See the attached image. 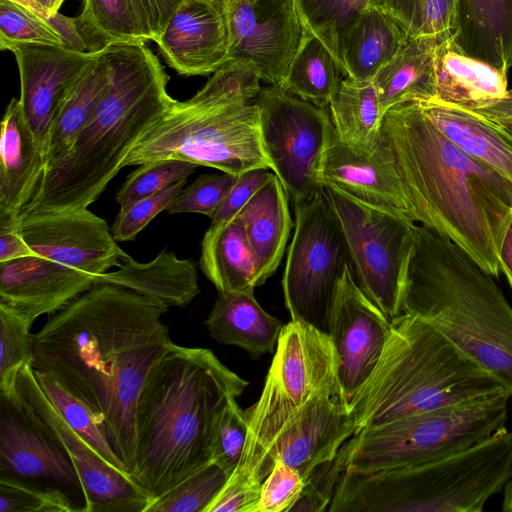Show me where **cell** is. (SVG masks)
Masks as SVG:
<instances>
[{
    "mask_svg": "<svg viewBox=\"0 0 512 512\" xmlns=\"http://www.w3.org/2000/svg\"><path fill=\"white\" fill-rule=\"evenodd\" d=\"M500 270L512 288V220L505 234L499 257Z\"/></svg>",
    "mask_w": 512,
    "mask_h": 512,
    "instance_id": "obj_57",
    "label": "cell"
},
{
    "mask_svg": "<svg viewBox=\"0 0 512 512\" xmlns=\"http://www.w3.org/2000/svg\"><path fill=\"white\" fill-rule=\"evenodd\" d=\"M46 22L60 35L66 48L89 53L87 45L78 30L76 17H67L58 11L54 12Z\"/></svg>",
    "mask_w": 512,
    "mask_h": 512,
    "instance_id": "obj_56",
    "label": "cell"
},
{
    "mask_svg": "<svg viewBox=\"0 0 512 512\" xmlns=\"http://www.w3.org/2000/svg\"><path fill=\"white\" fill-rule=\"evenodd\" d=\"M344 470L345 455L341 447L335 457L316 465L303 478L302 493L290 511H327L336 485Z\"/></svg>",
    "mask_w": 512,
    "mask_h": 512,
    "instance_id": "obj_49",
    "label": "cell"
},
{
    "mask_svg": "<svg viewBox=\"0 0 512 512\" xmlns=\"http://www.w3.org/2000/svg\"><path fill=\"white\" fill-rule=\"evenodd\" d=\"M288 195L275 173L237 214L254 253L262 284L278 268L294 225Z\"/></svg>",
    "mask_w": 512,
    "mask_h": 512,
    "instance_id": "obj_28",
    "label": "cell"
},
{
    "mask_svg": "<svg viewBox=\"0 0 512 512\" xmlns=\"http://www.w3.org/2000/svg\"><path fill=\"white\" fill-rule=\"evenodd\" d=\"M510 397L503 393L362 429L342 446L345 469L372 472L471 447L506 429Z\"/></svg>",
    "mask_w": 512,
    "mask_h": 512,
    "instance_id": "obj_10",
    "label": "cell"
},
{
    "mask_svg": "<svg viewBox=\"0 0 512 512\" xmlns=\"http://www.w3.org/2000/svg\"><path fill=\"white\" fill-rule=\"evenodd\" d=\"M104 55L110 71L106 94L68 155L44 169L22 215L88 208L172 102L169 77L145 43L111 45Z\"/></svg>",
    "mask_w": 512,
    "mask_h": 512,
    "instance_id": "obj_4",
    "label": "cell"
},
{
    "mask_svg": "<svg viewBox=\"0 0 512 512\" xmlns=\"http://www.w3.org/2000/svg\"><path fill=\"white\" fill-rule=\"evenodd\" d=\"M303 486V476L296 469L276 460L262 482L257 512H289Z\"/></svg>",
    "mask_w": 512,
    "mask_h": 512,
    "instance_id": "obj_50",
    "label": "cell"
},
{
    "mask_svg": "<svg viewBox=\"0 0 512 512\" xmlns=\"http://www.w3.org/2000/svg\"><path fill=\"white\" fill-rule=\"evenodd\" d=\"M503 393L508 392L496 378L432 324L402 313L391 321L379 362L349 405L357 433Z\"/></svg>",
    "mask_w": 512,
    "mask_h": 512,
    "instance_id": "obj_7",
    "label": "cell"
},
{
    "mask_svg": "<svg viewBox=\"0 0 512 512\" xmlns=\"http://www.w3.org/2000/svg\"><path fill=\"white\" fill-rule=\"evenodd\" d=\"M197 167V164L178 160L141 164L121 185L116 193V201L120 206H124L152 195L178 181L187 179Z\"/></svg>",
    "mask_w": 512,
    "mask_h": 512,
    "instance_id": "obj_44",
    "label": "cell"
},
{
    "mask_svg": "<svg viewBox=\"0 0 512 512\" xmlns=\"http://www.w3.org/2000/svg\"><path fill=\"white\" fill-rule=\"evenodd\" d=\"M199 266L218 293L262 285L256 259L240 218L211 223L201 243Z\"/></svg>",
    "mask_w": 512,
    "mask_h": 512,
    "instance_id": "obj_30",
    "label": "cell"
},
{
    "mask_svg": "<svg viewBox=\"0 0 512 512\" xmlns=\"http://www.w3.org/2000/svg\"><path fill=\"white\" fill-rule=\"evenodd\" d=\"M402 313L432 324L512 396V307L492 275L422 224L415 228Z\"/></svg>",
    "mask_w": 512,
    "mask_h": 512,
    "instance_id": "obj_5",
    "label": "cell"
},
{
    "mask_svg": "<svg viewBox=\"0 0 512 512\" xmlns=\"http://www.w3.org/2000/svg\"><path fill=\"white\" fill-rule=\"evenodd\" d=\"M237 177L229 173L200 175L180 192L168 214L197 213L211 218Z\"/></svg>",
    "mask_w": 512,
    "mask_h": 512,
    "instance_id": "obj_48",
    "label": "cell"
},
{
    "mask_svg": "<svg viewBox=\"0 0 512 512\" xmlns=\"http://www.w3.org/2000/svg\"><path fill=\"white\" fill-rule=\"evenodd\" d=\"M256 103L264 150L288 197L295 202L323 191V162L333 136L328 108L281 85L262 88Z\"/></svg>",
    "mask_w": 512,
    "mask_h": 512,
    "instance_id": "obj_13",
    "label": "cell"
},
{
    "mask_svg": "<svg viewBox=\"0 0 512 512\" xmlns=\"http://www.w3.org/2000/svg\"><path fill=\"white\" fill-rule=\"evenodd\" d=\"M356 433L349 402L341 386L326 391L298 410L281 430L271 452L303 478L318 464L336 456Z\"/></svg>",
    "mask_w": 512,
    "mask_h": 512,
    "instance_id": "obj_19",
    "label": "cell"
},
{
    "mask_svg": "<svg viewBox=\"0 0 512 512\" xmlns=\"http://www.w3.org/2000/svg\"><path fill=\"white\" fill-rule=\"evenodd\" d=\"M260 81L252 64L229 60L194 96L173 99L136 140L122 167L178 160L235 176L272 170L256 103Z\"/></svg>",
    "mask_w": 512,
    "mask_h": 512,
    "instance_id": "obj_6",
    "label": "cell"
},
{
    "mask_svg": "<svg viewBox=\"0 0 512 512\" xmlns=\"http://www.w3.org/2000/svg\"><path fill=\"white\" fill-rule=\"evenodd\" d=\"M491 126H493V125H491ZM494 128L502 136V138L512 147V134L507 132V131H505V130H503V129H500V128H497V127H494Z\"/></svg>",
    "mask_w": 512,
    "mask_h": 512,
    "instance_id": "obj_62",
    "label": "cell"
},
{
    "mask_svg": "<svg viewBox=\"0 0 512 512\" xmlns=\"http://www.w3.org/2000/svg\"><path fill=\"white\" fill-rule=\"evenodd\" d=\"M328 111L334 135L343 143L366 153L380 143L384 115L373 80L343 78Z\"/></svg>",
    "mask_w": 512,
    "mask_h": 512,
    "instance_id": "obj_35",
    "label": "cell"
},
{
    "mask_svg": "<svg viewBox=\"0 0 512 512\" xmlns=\"http://www.w3.org/2000/svg\"><path fill=\"white\" fill-rule=\"evenodd\" d=\"M381 134L415 222L449 238L498 277L500 251L512 220V182L451 142L417 101L391 107Z\"/></svg>",
    "mask_w": 512,
    "mask_h": 512,
    "instance_id": "obj_2",
    "label": "cell"
},
{
    "mask_svg": "<svg viewBox=\"0 0 512 512\" xmlns=\"http://www.w3.org/2000/svg\"><path fill=\"white\" fill-rule=\"evenodd\" d=\"M452 39L466 55L507 74L512 67V0H456Z\"/></svg>",
    "mask_w": 512,
    "mask_h": 512,
    "instance_id": "obj_27",
    "label": "cell"
},
{
    "mask_svg": "<svg viewBox=\"0 0 512 512\" xmlns=\"http://www.w3.org/2000/svg\"><path fill=\"white\" fill-rule=\"evenodd\" d=\"M229 477L212 461L152 501L146 512H206Z\"/></svg>",
    "mask_w": 512,
    "mask_h": 512,
    "instance_id": "obj_41",
    "label": "cell"
},
{
    "mask_svg": "<svg viewBox=\"0 0 512 512\" xmlns=\"http://www.w3.org/2000/svg\"><path fill=\"white\" fill-rule=\"evenodd\" d=\"M13 53L20 78V103L25 119L45 154L56 114L71 87L102 53H85L66 47L18 43Z\"/></svg>",
    "mask_w": 512,
    "mask_h": 512,
    "instance_id": "obj_18",
    "label": "cell"
},
{
    "mask_svg": "<svg viewBox=\"0 0 512 512\" xmlns=\"http://www.w3.org/2000/svg\"><path fill=\"white\" fill-rule=\"evenodd\" d=\"M155 43L168 65L180 75L214 73L229 61L226 12L210 0H187Z\"/></svg>",
    "mask_w": 512,
    "mask_h": 512,
    "instance_id": "obj_23",
    "label": "cell"
},
{
    "mask_svg": "<svg viewBox=\"0 0 512 512\" xmlns=\"http://www.w3.org/2000/svg\"><path fill=\"white\" fill-rule=\"evenodd\" d=\"M261 486L229 477L206 512H257Z\"/></svg>",
    "mask_w": 512,
    "mask_h": 512,
    "instance_id": "obj_52",
    "label": "cell"
},
{
    "mask_svg": "<svg viewBox=\"0 0 512 512\" xmlns=\"http://www.w3.org/2000/svg\"><path fill=\"white\" fill-rule=\"evenodd\" d=\"M53 12H58L65 0H37Z\"/></svg>",
    "mask_w": 512,
    "mask_h": 512,
    "instance_id": "obj_60",
    "label": "cell"
},
{
    "mask_svg": "<svg viewBox=\"0 0 512 512\" xmlns=\"http://www.w3.org/2000/svg\"><path fill=\"white\" fill-rule=\"evenodd\" d=\"M494 127L512 134V89L507 95L485 107L470 110Z\"/></svg>",
    "mask_w": 512,
    "mask_h": 512,
    "instance_id": "obj_55",
    "label": "cell"
},
{
    "mask_svg": "<svg viewBox=\"0 0 512 512\" xmlns=\"http://www.w3.org/2000/svg\"><path fill=\"white\" fill-rule=\"evenodd\" d=\"M247 385L206 348L172 343L156 362L136 402L130 474L151 502L212 462L218 417Z\"/></svg>",
    "mask_w": 512,
    "mask_h": 512,
    "instance_id": "obj_3",
    "label": "cell"
},
{
    "mask_svg": "<svg viewBox=\"0 0 512 512\" xmlns=\"http://www.w3.org/2000/svg\"><path fill=\"white\" fill-rule=\"evenodd\" d=\"M248 429L247 410L239 407L236 398L229 399L218 417L211 446L212 461L229 476L242 460Z\"/></svg>",
    "mask_w": 512,
    "mask_h": 512,
    "instance_id": "obj_45",
    "label": "cell"
},
{
    "mask_svg": "<svg viewBox=\"0 0 512 512\" xmlns=\"http://www.w3.org/2000/svg\"><path fill=\"white\" fill-rule=\"evenodd\" d=\"M345 77L342 66L333 54L320 40L304 30L300 47L280 85L292 95L328 108Z\"/></svg>",
    "mask_w": 512,
    "mask_h": 512,
    "instance_id": "obj_36",
    "label": "cell"
},
{
    "mask_svg": "<svg viewBox=\"0 0 512 512\" xmlns=\"http://www.w3.org/2000/svg\"><path fill=\"white\" fill-rule=\"evenodd\" d=\"M219 10L226 12L232 0H210Z\"/></svg>",
    "mask_w": 512,
    "mask_h": 512,
    "instance_id": "obj_61",
    "label": "cell"
},
{
    "mask_svg": "<svg viewBox=\"0 0 512 512\" xmlns=\"http://www.w3.org/2000/svg\"><path fill=\"white\" fill-rule=\"evenodd\" d=\"M501 508L504 512H512V477L503 488Z\"/></svg>",
    "mask_w": 512,
    "mask_h": 512,
    "instance_id": "obj_59",
    "label": "cell"
},
{
    "mask_svg": "<svg viewBox=\"0 0 512 512\" xmlns=\"http://www.w3.org/2000/svg\"><path fill=\"white\" fill-rule=\"evenodd\" d=\"M95 283L132 291L165 312L186 306L200 292L195 263L166 250L147 263L137 262L126 254L117 270L96 276Z\"/></svg>",
    "mask_w": 512,
    "mask_h": 512,
    "instance_id": "obj_24",
    "label": "cell"
},
{
    "mask_svg": "<svg viewBox=\"0 0 512 512\" xmlns=\"http://www.w3.org/2000/svg\"><path fill=\"white\" fill-rule=\"evenodd\" d=\"M229 60L245 61L280 85L304 35L295 0H232L226 10Z\"/></svg>",
    "mask_w": 512,
    "mask_h": 512,
    "instance_id": "obj_15",
    "label": "cell"
},
{
    "mask_svg": "<svg viewBox=\"0 0 512 512\" xmlns=\"http://www.w3.org/2000/svg\"><path fill=\"white\" fill-rule=\"evenodd\" d=\"M390 330L391 321L364 294L347 266L337 285L328 335L349 404L377 366Z\"/></svg>",
    "mask_w": 512,
    "mask_h": 512,
    "instance_id": "obj_16",
    "label": "cell"
},
{
    "mask_svg": "<svg viewBox=\"0 0 512 512\" xmlns=\"http://www.w3.org/2000/svg\"><path fill=\"white\" fill-rule=\"evenodd\" d=\"M0 400V475L46 479L63 490L82 491L67 453L24 411L15 393Z\"/></svg>",
    "mask_w": 512,
    "mask_h": 512,
    "instance_id": "obj_20",
    "label": "cell"
},
{
    "mask_svg": "<svg viewBox=\"0 0 512 512\" xmlns=\"http://www.w3.org/2000/svg\"><path fill=\"white\" fill-rule=\"evenodd\" d=\"M76 21L89 53L101 52L111 45L149 41L133 0H84Z\"/></svg>",
    "mask_w": 512,
    "mask_h": 512,
    "instance_id": "obj_37",
    "label": "cell"
},
{
    "mask_svg": "<svg viewBox=\"0 0 512 512\" xmlns=\"http://www.w3.org/2000/svg\"><path fill=\"white\" fill-rule=\"evenodd\" d=\"M512 477V431L426 462L345 469L330 512H480Z\"/></svg>",
    "mask_w": 512,
    "mask_h": 512,
    "instance_id": "obj_8",
    "label": "cell"
},
{
    "mask_svg": "<svg viewBox=\"0 0 512 512\" xmlns=\"http://www.w3.org/2000/svg\"><path fill=\"white\" fill-rule=\"evenodd\" d=\"M370 6L390 16L408 39L453 35L456 0H371Z\"/></svg>",
    "mask_w": 512,
    "mask_h": 512,
    "instance_id": "obj_39",
    "label": "cell"
},
{
    "mask_svg": "<svg viewBox=\"0 0 512 512\" xmlns=\"http://www.w3.org/2000/svg\"><path fill=\"white\" fill-rule=\"evenodd\" d=\"M110 71L104 50L65 96L53 121L44 154L45 168L64 159L107 92Z\"/></svg>",
    "mask_w": 512,
    "mask_h": 512,
    "instance_id": "obj_34",
    "label": "cell"
},
{
    "mask_svg": "<svg viewBox=\"0 0 512 512\" xmlns=\"http://www.w3.org/2000/svg\"><path fill=\"white\" fill-rule=\"evenodd\" d=\"M45 169L43 152L30 129L19 99L12 98L1 121L0 210L22 212Z\"/></svg>",
    "mask_w": 512,
    "mask_h": 512,
    "instance_id": "obj_25",
    "label": "cell"
},
{
    "mask_svg": "<svg viewBox=\"0 0 512 512\" xmlns=\"http://www.w3.org/2000/svg\"><path fill=\"white\" fill-rule=\"evenodd\" d=\"M205 325L218 343L240 347L254 357L272 353L283 328L260 306L253 290L219 293Z\"/></svg>",
    "mask_w": 512,
    "mask_h": 512,
    "instance_id": "obj_29",
    "label": "cell"
},
{
    "mask_svg": "<svg viewBox=\"0 0 512 512\" xmlns=\"http://www.w3.org/2000/svg\"><path fill=\"white\" fill-rule=\"evenodd\" d=\"M32 324L0 307V395L15 393L20 370L31 363Z\"/></svg>",
    "mask_w": 512,
    "mask_h": 512,
    "instance_id": "obj_42",
    "label": "cell"
},
{
    "mask_svg": "<svg viewBox=\"0 0 512 512\" xmlns=\"http://www.w3.org/2000/svg\"><path fill=\"white\" fill-rule=\"evenodd\" d=\"M164 313L139 294L95 283L31 336L32 368L53 377L97 414L129 474L139 392L173 343Z\"/></svg>",
    "mask_w": 512,
    "mask_h": 512,
    "instance_id": "obj_1",
    "label": "cell"
},
{
    "mask_svg": "<svg viewBox=\"0 0 512 512\" xmlns=\"http://www.w3.org/2000/svg\"><path fill=\"white\" fill-rule=\"evenodd\" d=\"M268 169H253L239 175L213 216L211 223L235 217L269 178Z\"/></svg>",
    "mask_w": 512,
    "mask_h": 512,
    "instance_id": "obj_51",
    "label": "cell"
},
{
    "mask_svg": "<svg viewBox=\"0 0 512 512\" xmlns=\"http://www.w3.org/2000/svg\"><path fill=\"white\" fill-rule=\"evenodd\" d=\"M35 255L22 230L19 210H0V262Z\"/></svg>",
    "mask_w": 512,
    "mask_h": 512,
    "instance_id": "obj_53",
    "label": "cell"
},
{
    "mask_svg": "<svg viewBox=\"0 0 512 512\" xmlns=\"http://www.w3.org/2000/svg\"><path fill=\"white\" fill-rule=\"evenodd\" d=\"M11 1L40 17L44 21H47L54 13L48 7L43 5L37 0H7Z\"/></svg>",
    "mask_w": 512,
    "mask_h": 512,
    "instance_id": "obj_58",
    "label": "cell"
},
{
    "mask_svg": "<svg viewBox=\"0 0 512 512\" xmlns=\"http://www.w3.org/2000/svg\"><path fill=\"white\" fill-rule=\"evenodd\" d=\"M18 43L65 47L60 35L31 11L7 0H0V49Z\"/></svg>",
    "mask_w": 512,
    "mask_h": 512,
    "instance_id": "obj_46",
    "label": "cell"
},
{
    "mask_svg": "<svg viewBox=\"0 0 512 512\" xmlns=\"http://www.w3.org/2000/svg\"><path fill=\"white\" fill-rule=\"evenodd\" d=\"M293 208L294 233L282 278L285 305L291 320L328 334L338 282L351 267L348 245L325 189L293 202Z\"/></svg>",
    "mask_w": 512,
    "mask_h": 512,
    "instance_id": "obj_11",
    "label": "cell"
},
{
    "mask_svg": "<svg viewBox=\"0 0 512 512\" xmlns=\"http://www.w3.org/2000/svg\"><path fill=\"white\" fill-rule=\"evenodd\" d=\"M185 180L178 181L152 195L120 206L111 227L113 238L117 242L131 241L162 211H167L180 192Z\"/></svg>",
    "mask_w": 512,
    "mask_h": 512,
    "instance_id": "obj_47",
    "label": "cell"
},
{
    "mask_svg": "<svg viewBox=\"0 0 512 512\" xmlns=\"http://www.w3.org/2000/svg\"><path fill=\"white\" fill-rule=\"evenodd\" d=\"M79 511L63 489L0 475V512Z\"/></svg>",
    "mask_w": 512,
    "mask_h": 512,
    "instance_id": "obj_43",
    "label": "cell"
},
{
    "mask_svg": "<svg viewBox=\"0 0 512 512\" xmlns=\"http://www.w3.org/2000/svg\"><path fill=\"white\" fill-rule=\"evenodd\" d=\"M324 185H333L356 199L415 221L393 155L382 138L370 153L340 141L333 132L322 168Z\"/></svg>",
    "mask_w": 512,
    "mask_h": 512,
    "instance_id": "obj_22",
    "label": "cell"
},
{
    "mask_svg": "<svg viewBox=\"0 0 512 512\" xmlns=\"http://www.w3.org/2000/svg\"><path fill=\"white\" fill-rule=\"evenodd\" d=\"M15 395L24 411L71 459L81 481L85 512H146L150 498L130 474L107 463L68 425L38 384L31 363L20 370Z\"/></svg>",
    "mask_w": 512,
    "mask_h": 512,
    "instance_id": "obj_14",
    "label": "cell"
},
{
    "mask_svg": "<svg viewBox=\"0 0 512 512\" xmlns=\"http://www.w3.org/2000/svg\"><path fill=\"white\" fill-rule=\"evenodd\" d=\"M439 39H408L373 78L383 115L393 106L434 97V51Z\"/></svg>",
    "mask_w": 512,
    "mask_h": 512,
    "instance_id": "obj_33",
    "label": "cell"
},
{
    "mask_svg": "<svg viewBox=\"0 0 512 512\" xmlns=\"http://www.w3.org/2000/svg\"><path fill=\"white\" fill-rule=\"evenodd\" d=\"M507 92V74L463 53L452 37L437 43L431 99L477 110L505 97Z\"/></svg>",
    "mask_w": 512,
    "mask_h": 512,
    "instance_id": "obj_26",
    "label": "cell"
},
{
    "mask_svg": "<svg viewBox=\"0 0 512 512\" xmlns=\"http://www.w3.org/2000/svg\"><path fill=\"white\" fill-rule=\"evenodd\" d=\"M371 0H295L303 29L320 40L342 66L339 41L344 29ZM344 70V68H343Z\"/></svg>",
    "mask_w": 512,
    "mask_h": 512,
    "instance_id": "obj_40",
    "label": "cell"
},
{
    "mask_svg": "<svg viewBox=\"0 0 512 512\" xmlns=\"http://www.w3.org/2000/svg\"><path fill=\"white\" fill-rule=\"evenodd\" d=\"M24 238L35 255L92 277L118 267L126 253L107 222L88 208L22 215Z\"/></svg>",
    "mask_w": 512,
    "mask_h": 512,
    "instance_id": "obj_17",
    "label": "cell"
},
{
    "mask_svg": "<svg viewBox=\"0 0 512 512\" xmlns=\"http://www.w3.org/2000/svg\"><path fill=\"white\" fill-rule=\"evenodd\" d=\"M407 41L390 16L369 6L341 34L339 55L345 76L373 80Z\"/></svg>",
    "mask_w": 512,
    "mask_h": 512,
    "instance_id": "obj_31",
    "label": "cell"
},
{
    "mask_svg": "<svg viewBox=\"0 0 512 512\" xmlns=\"http://www.w3.org/2000/svg\"><path fill=\"white\" fill-rule=\"evenodd\" d=\"M187 0H133L144 34L156 42L164 32L170 18Z\"/></svg>",
    "mask_w": 512,
    "mask_h": 512,
    "instance_id": "obj_54",
    "label": "cell"
},
{
    "mask_svg": "<svg viewBox=\"0 0 512 512\" xmlns=\"http://www.w3.org/2000/svg\"><path fill=\"white\" fill-rule=\"evenodd\" d=\"M324 189L341 222L353 277L389 321L402 314L416 222L368 205L333 185Z\"/></svg>",
    "mask_w": 512,
    "mask_h": 512,
    "instance_id": "obj_12",
    "label": "cell"
},
{
    "mask_svg": "<svg viewBox=\"0 0 512 512\" xmlns=\"http://www.w3.org/2000/svg\"><path fill=\"white\" fill-rule=\"evenodd\" d=\"M425 116L455 145L512 182V147L470 110L428 99L417 101Z\"/></svg>",
    "mask_w": 512,
    "mask_h": 512,
    "instance_id": "obj_32",
    "label": "cell"
},
{
    "mask_svg": "<svg viewBox=\"0 0 512 512\" xmlns=\"http://www.w3.org/2000/svg\"><path fill=\"white\" fill-rule=\"evenodd\" d=\"M33 371L43 392L68 425L107 463L117 470L129 474L109 443L97 414L53 377L34 369Z\"/></svg>",
    "mask_w": 512,
    "mask_h": 512,
    "instance_id": "obj_38",
    "label": "cell"
},
{
    "mask_svg": "<svg viewBox=\"0 0 512 512\" xmlns=\"http://www.w3.org/2000/svg\"><path fill=\"white\" fill-rule=\"evenodd\" d=\"M88 273L38 255L0 262V307L34 323L89 290Z\"/></svg>",
    "mask_w": 512,
    "mask_h": 512,
    "instance_id": "obj_21",
    "label": "cell"
},
{
    "mask_svg": "<svg viewBox=\"0 0 512 512\" xmlns=\"http://www.w3.org/2000/svg\"><path fill=\"white\" fill-rule=\"evenodd\" d=\"M339 386L329 335L300 321L284 325L261 396L247 409L248 437L233 474L261 484L272 469L271 452L284 426L307 402Z\"/></svg>",
    "mask_w": 512,
    "mask_h": 512,
    "instance_id": "obj_9",
    "label": "cell"
}]
</instances>
